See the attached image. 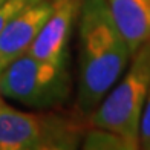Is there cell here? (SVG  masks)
I'll return each instance as SVG.
<instances>
[{
	"label": "cell",
	"instance_id": "obj_1",
	"mask_svg": "<svg viewBox=\"0 0 150 150\" xmlns=\"http://www.w3.org/2000/svg\"><path fill=\"white\" fill-rule=\"evenodd\" d=\"M132 51L120 34L106 0H83L80 8L78 112L84 117L97 109L124 74Z\"/></svg>",
	"mask_w": 150,
	"mask_h": 150
},
{
	"label": "cell",
	"instance_id": "obj_9",
	"mask_svg": "<svg viewBox=\"0 0 150 150\" xmlns=\"http://www.w3.org/2000/svg\"><path fill=\"white\" fill-rule=\"evenodd\" d=\"M139 147L150 150V87L147 92V98L139 122Z\"/></svg>",
	"mask_w": 150,
	"mask_h": 150
},
{
	"label": "cell",
	"instance_id": "obj_2",
	"mask_svg": "<svg viewBox=\"0 0 150 150\" xmlns=\"http://www.w3.org/2000/svg\"><path fill=\"white\" fill-rule=\"evenodd\" d=\"M132 63L118 84L89 115L92 127L120 135L130 150L139 147V122L150 87V42L132 55Z\"/></svg>",
	"mask_w": 150,
	"mask_h": 150
},
{
	"label": "cell",
	"instance_id": "obj_8",
	"mask_svg": "<svg viewBox=\"0 0 150 150\" xmlns=\"http://www.w3.org/2000/svg\"><path fill=\"white\" fill-rule=\"evenodd\" d=\"M84 149H103V150H130L127 146V142L121 138L120 135L113 133L106 129L100 127H92L91 130H87L84 135L83 141Z\"/></svg>",
	"mask_w": 150,
	"mask_h": 150
},
{
	"label": "cell",
	"instance_id": "obj_5",
	"mask_svg": "<svg viewBox=\"0 0 150 150\" xmlns=\"http://www.w3.org/2000/svg\"><path fill=\"white\" fill-rule=\"evenodd\" d=\"M52 11V0H31L12 17L0 34V72L28 52Z\"/></svg>",
	"mask_w": 150,
	"mask_h": 150
},
{
	"label": "cell",
	"instance_id": "obj_3",
	"mask_svg": "<svg viewBox=\"0 0 150 150\" xmlns=\"http://www.w3.org/2000/svg\"><path fill=\"white\" fill-rule=\"evenodd\" d=\"M72 89L64 63L43 61L29 54L14 60L0 72V95L37 109L60 106Z\"/></svg>",
	"mask_w": 150,
	"mask_h": 150
},
{
	"label": "cell",
	"instance_id": "obj_11",
	"mask_svg": "<svg viewBox=\"0 0 150 150\" xmlns=\"http://www.w3.org/2000/svg\"><path fill=\"white\" fill-rule=\"evenodd\" d=\"M5 2H8V0H0V6H2V5H3Z\"/></svg>",
	"mask_w": 150,
	"mask_h": 150
},
{
	"label": "cell",
	"instance_id": "obj_6",
	"mask_svg": "<svg viewBox=\"0 0 150 150\" xmlns=\"http://www.w3.org/2000/svg\"><path fill=\"white\" fill-rule=\"evenodd\" d=\"M83 0H52V11L28 49L29 55L51 63H64V51Z\"/></svg>",
	"mask_w": 150,
	"mask_h": 150
},
{
	"label": "cell",
	"instance_id": "obj_7",
	"mask_svg": "<svg viewBox=\"0 0 150 150\" xmlns=\"http://www.w3.org/2000/svg\"><path fill=\"white\" fill-rule=\"evenodd\" d=\"M112 18L132 55L150 42V0H106Z\"/></svg>",
	"mask_w": 150,
	"mask_h": 150
},
{
	"label": "cell",
	"instance_id": "obj_4",
	"mask_svg": "<svg viewBox=\"0 0 150 150\" xmlns=\"http://www.w3.org/2000/svg\"><path fill=\"white\" fill-rule=\"evenodd\" d=\"M80 135V126L72 120L16 110L0 95V150L74 149Z\"/></svg>",
	"mask_w": 150,
	"mask_h": 150
},
{
	"label": "cell",
	"instance_id": "obj_10",
	"mask_svg": "<svg viewBox=\"0 0 150 150\" xmlns=\"http://www.w3.org/2000/svg\"><path fill=\"white\" fill-rule=\"evenodd\" d=\"M29 2L31 0H8V2H5L0 6V34H2L6 23Z\"/></svg>",
	"mask_w": 150,
	"mask_h": 150
}]
</instances>
